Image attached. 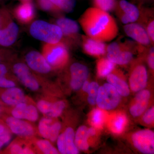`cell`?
<instances>
[{"mask_svg": "<svg viewBox=\"0 0 154 154\" xmlns=\"http://www.w3.org/2000/svg\"><path fill=\"white\" fill-rule=\"evenodd\" d=\"M81 27L87 36L106 42L112 41L118 35V26L109 13L96 8L87 9L80 17Z\"/></svg>", "mask_w": 154, "mask_h": 154, "instance_id": "obj_1", "label": "cell"}, {"mask_svg": "<svg viewBox=\"0 0 154 154\" xmlns=\"http://www.w3.org/2000/svg\"><path fill=\"white\" fill-rule=\"evenodd\" d=\"M30 33L33 38L50 44L59 42L63 36L60 28L57 25L42 20L33 22L30 25Z\"/></svg>", "mask_w": 154, "mask_h": 154, "instance_id": "obj_2", "label": "cell"}, {"mask_svg": "<svg viewBox=\"0 0 154 154\" xmlns=\"http://www.w3.org/2000/svg\"><path fill=\"white\" fill-rule=\"evenodd\" d=\"M42 55L50 65L60 67L65 64L69 58V52L63 42L46 43L42 47Z\"/></svg>", "mask_w": 154, "mask_h": 154, "instance_id": "obj_3", "label": "cell"}, {"mask_svg": "<svg viewBox=\"0 0 154 154\" xmlns=\"http://www.w3.org/2000/svg\"><path fill=\"white\" fill-rule=\"evenodd\" d=\"M121 96L115 88L109 83L99 87L96 105L102 110H113L118 107Z\"/></svg>", "mask_w": 154, "mask_h": 154, "instance_id": "obj_4", "label": "cell"}, {"mask_svg": "<svg viewBox=\"0 0 154 154\" xmlns=\"http://www.w3.org/2000/svg\"><path fill=\"white\" fill-rule=\"evenodd\" d=\"M133 145L142 153H154V133L149 129L138 131L131 136Z\"/></svg>", "mask_w": 154, "mask_h": 154, "instance_id": "obj_5", "label": "cell"}, {"mask_svg": "<svg viewBox=\"0 0 154 154\" xmlns=\"http://www.w3.org/2000/svg\"><path fill=\"white\" fill-rule=\"evenodd\" d=\"M107 58L115 64L124 65L129 63L133 58L132 52L126 45L113 42L107 47Z\"/></svg>", "mask_w": 154, "mask_h": 154, "instance_id": "obj_6", "label": "cell"}, {"mask_svg": "<svg viewBox=\"0 0 154 154\" xmlns=\"http://www.w3.org/2000/svg\"><path fill=\"white\" fill-rule=\"evenodd\" d=\"M148 73L146 68L142 64H138L134 67L130 75L129 87L134 93L143 90L146 87Z\"/></svg>", "mask_w": 154, "mask_h": 154, "instance_id": "obj_7", "label": "cell"}, {"mask_svg": "<svg viewBox=\"0 0 154 154\" xmlns=\"http://www.w3.org/2000/svg\"><path fill=\"white\" fill-rule=\"evenodd\" d=\"M13 70L19 81L26 88L31 91H36L39 88L37 80L30 73L29 67L25 64L18 63L13 67Z\"/></svg>", "mask_w": 154, "mask_h": 154, "instance_id": "obj_8", "label": "cell"}, {"mask_svg": "<svg viewBox=\"0 0 154 154\" xmlns=\"http://www.w3.org/2000/svg\"><path fill=\"white\" fill-rule=\"evenodd\" d=\"M70 73L71 87L74 91H79L88 79L89 74L88 68L82 64L75 63L71 66Z\"/></svg>", "mask_w": 154, "mask_h": 154, "instance_id": "obj_9", "label": "cell"}, {"mask_svg": "<svg viewBox=\"0 0 154 154\" xmlns=\"http://www.w3.org/2000/svg\"><path fill=\"white\" fill-rule=\"evenodd\" d=\"M134 99L129 107V112L134 117L142 115L146 110L151 97L150 92L143 89L137 92Z\"/></svg>", "mask_w": 154, "mask_h": 154, "instance_id": "obj_10", "label": "cell"}, {"mask_svg": "<svg viewBox=\"0 0 154 154\" xmlns=\"http://www.w3.org/2000/svg\"><path fill=\"white\" fill-rule=\"evenodd\" d=\"M26 62L30 69L42 74L49 73L51 66L42 54L38 51H33L28 53L25 57Z\"/></svg>", "mask_w": 154, "mask_h": 154, "instance_id": "obj_11", "label": "cell"}, {"mask_svg": "<svg viewBox=\"0 0 154 154\" xmlns=\"http://www.w3.org/2000/svg\"><path fill=\"white\" fill-rule=\"evenodd\" d=\"M118 17L123 24L133 23L137 21L140 16V12L134 5L126 0H121L119 2Z\"/></svg>", "mask_w": 154, "mask_h": 154, "instance_id": "obj_12", "label": "cell"}, {"mask_svg": "<svg viewBox=\"0 0 154 154\" xmlns=\"http://www.w3.org/2000/svg\"><path fill=\"white\" fill-rule=\"evenodd\" d=\"M125 32L138 43L143 45L151 43L150 40L146 29L143 25L138 23H129L124 26Z\"/></svg>", "mask_w": 154, "mask_h": 154, "instance_id": "obj_13", "label": "cell"}, {"mask_svg": "<svg viewBox=\"0 0 154 154\" xmlns=\"http://www.w3.org/2000/svg\"><path fill=\"white\" fill-rule=\"evenodd\" d=\"M107 46L104 42L96 40L88 36H82V48L84 52L95 57L106 54Z\"/></svg>", "mask_w": 154, "mask_h": 154, "instance_id": "obj_14", "label": "cell"}, {"mask_svg": "<svg viewBox=\"0 0 154 154\" xmlns=\"http://www.w3.org/2000/svg\"><path fill=\"white\" fill-rule=\"evenodd\" d=\"M6 123L15 134L21 136H31L34 134L33 127L28 122L11 116L6 119Z\"/></svg>", "mask_w": 154, "mask_h": 154, "instance_id": "obj_15", "label": "cell"}, {"mask_svg": "<svg viewBox=\"0 0 154 154\" xmlns=\"http://www.w3.org/2000/svg\"><path fill=\"white\" fill-rule=\"evenodd\" d=\"M13 117L19 119H25L31 122H35L38 118L37 109L33 105H27L21 103L16 105L12 111Z\"/></svg>", "mask_w": 154, "mask_h": 154, "instance_id": "obj_16", "label": "cell"}, {"mask_svg": "<svg viewBox=\"0 0 154 154\" xmlns=\"http://www.w3.org/2000/svg\"><path fill=\"white\" fill-rule=\"evenodd\" d=\"M19 28L14 22L8 23L0 29V45L9 46L14 44L18 37Z\"/></svg>", "mask_w": 154, "mask_h": 154, "instance_id": "obj_17", "label": "cell"}, {"mask_svg": "<svg viewBox=\"0 0 154 154\" xmlns=\"http://www.w3.org/2000/svg\"><path fill=\"white\" fill-rule=\"evenodd\" d=\"M3 102L7 105H15L25 103L26 98L24 92L19 88H11L3 93L1 96Z\"/></svg>", "mask_w": 154, "mask_h": 154, "instance_id": "obj_18", "label": "cell"}, {"mask_svg": "<svg viewBox=\"0 0 154 154\" xmlns=\"http://www.w3.org/2000/svg\"><path fill=\"white\" fill-rule=\"evenodd\" d=\"M56 22V25L60 28L63 36L74 38L79 32V26L78 23L71 19L61 17L57 19Z\"/></svg>", "mask_w": 154, "mask_h": 154, "instance_id": "obj_19", "label": "cell"}, {"mask_svg": "<svg viewBox=\"0 0 154 154\" xmlns=\"http://www.w3.org/2000/svg\"><path fill=\"white\" fill-rule=\"evenodd\" d=\"M17 19L22 23H29L33 20L35 16V10L30 2H22L18 6L15 11Z\"/></svg>", "mask_w": 154, "mask_h": 154, "instance_id": "obj_20", "label": "cell"}, {"mask_svg": "<svg viewBox=\"0 0 154 154\" xmlns=\"http://www.w3.org/2000/svg\"><path fill=\"white\" fill-rule=\"evenodd\" d=\"M107 82L113 86L119 95L127 97L130 93V89L127 83L116 75L110 73L107 76Z\"/></svg>", "mask_w": 154, "mask_h": 154, "instance_id": "obj_21", "label": "cell"}, {"mask_svg": "<svg viewBox=\"0 0 154 154\" xmlns=\"http://www.w3.org/2000/svg\"><path fill=\"white\" fill-rule=\"evenodd\" d=\"M88 128L85 125L80 126L75 134V144L79 150H88L89 148L88 143Z\"/></svg>", "mask_w": 154, "mask_h": 154, "instance_id": "obj_22", "label": "cell"}, {"mask_svg": "<svg viewBox=\"0 0 154 154\" xmlns=\"http://www.w3.org/2000/svg\"><path fill=\"white\" fill-rule=\"evenodd\" d=\"M115 64L107 58L100 59L97 64V73L100 78L107 77L113 71Z\"/></svg>", "mask_w": 154, "mask_h": 154, "instance_id": "obj_23", "label": "cell"}, {"mask_svg": "<svg viewBox=\"0 0 154 154\" xmlns=\"http://www.w3.org/2000/svg\"><path fill=\"white\" fill-rule=\"evenodd\" d=\"M66 137V154H77L79 153V149L75 144V132L72 128L69 127L64 131Z\"/></svg>", "mask_w": 154, "mask_h": 154, "instance_id": "obj_24", "label": "cell"}, {"mask_svg": "<svg viewBox=\"0 0 154 154\" xmlns=\"http://www.w3.org/2000/svg\"><path fill=\"white\" fill-rule=\"evenodd\" d=\"M59 11L71 13L76 6L75 0H50Z\"/></svg>", "mask_w": 154, "mask_h": 154, "instance_id": "obj_25", "label": "cell"}, {"mask_svg": "<svg viewBox=\"0 0 154 154\" xmlns=\"http://www.w3.org/2000/svg\"><path fill=\"white\" fill-rule=\"evenodd\" d=\"M127 122V119L125 115L119 114L115 118L112 124V130L116 133H120L124 129Z\"/></svg>", "mask_w": 154, "mask_h": 154, "instance_id": "obj_26", "label": "cell"}, {"mask_svg": "<svg viewBox=\"0 0 154 154\" xmlns=\"http://www.w3.org/2000/svg\"><path fill=\"white\" fill-rule=\"evenodd\" d=\"M99 86L96 82L90 83L89 89L87 93L88 94V101L91 105H96V99L98 96Z\"/></svg>", "mask_w": 154, "mask_h": 154, "instance_id": "obj_27", "label": "cell"}, {"mask_svg": "<svg viewBox=\"0 0 154 154\" xmlns=\"http://www.w3.org/2000/svg\"><path fill=\"white\" fill-rule=\"evenodd\" d=\"M37 146L43 153L45 154H57L59 152L46 140H41L37 142Z\"/></svg>", "mask_w": 154, "mask_h": 154, "instance_id": "obj_28", "label": "cell"}, {"mask_svg": "<svg viewBox=\"0 0 154 154\" xmlns=\"http://www.w3.org/2000/svg\"><path fill=\"white\" fill-rule=\"evenodd\" d=\"M104 114L101 109H95L91 114V123L97 128H100L104 122Z\"/></svg>", "mask_w": 154, "mask_h": 154, "instance_id": "obj_29", "label": "cell"}, {"mask_svg": "<svg viewBox=\"0 0 154 154\" xmlns=\"http://www.w3.org/2000/svg\"><path fill=\"white\" fill-rule=\"evenodd\" d=\"M51 122V119L44 118L42 119L38 124L39 133L42 137L46 139H48L49 128Z\"/></svg>", "mask_w": 154, "mask_h": 154, "instance_id": "obj_30", "label": "cell"}, {"mask_svg": "<svg viewBox=\"0 0 154 154\" xmlns=\"http://www.w3.org/2000/svg\"><path fill=\"white\" fill-rule=\"evenodd\" d=\"M94 5L95 8L107 12L112 11L115 7L114 0H94Z\"/></svg>", "mask_w": 154, "mask_h": 154, "instance_id": "obj_31", "label": "cell"}, {"mask_svg": "<svg viewBox=\"0 0 154 154\" xmlns=\"http://www.w3.org/2000/svg\"><path fill=\"white\" fill-rule=\"evenodd\" d=\"M66 107V104L63 101H60L53 103L52 108L47 115L50 118L58 117L63 112Z\"/></svg>", "mask_w": 154, "mask_h": 154, "instance_id": "obj_32", "label": "cell"}, {"mask_svg": "<svg viewBox=\"0 0 154 154\" xmlns=\"http://www.w3.org/2000/svg\"><path fill=\"white\" fill-rule=\"evenodd\" d=\"M61 128L60 122H56L50 125L48 133V140L52 142H54L57 140Z\"/></svg>", "mask_w": 154, "mask_h": 154, "instance_id": "obj_33", "label": "cell"}, {"mask_svg": "<svg viewBox=\"0 0 154 154\" xmlns=\"http://www.w3.org/2000/svg\"><path fill=\"white\" fill-rule=\"evenodd\" d=\"M38 6L42 10L51 12L60 11L50 0H37Z\"/></svg>", "mask_w": 154, "mask_h": 154, "instance_id": "obj_34", "label": "cell"}, {"mask_svg": "<svg viewBox=\"0 0 154 154\" xmlns=\"http://www.w3.org/2000/svg\"><path fill=\"white\" fill-rule=\"evenodd\" d=\"M142 120L143 122L147 125L153 123L154 120V108L153 106L149 108L143 113Z\"/></svg>", "mask_w": 154, "mask_h": 154, "instance_id": "obj_35", "label": "cell"}, {"mask_svg": "<svg viewBox=\"0 0 154 154\" xmlns=\"http://www.w3.org/2000/svg\"><path fill=\"white\" fill-rule=\"evenodd\" d=\"M52 105V103L42 100L38 101L37 103V107L41 113L47 115L51 110Z\"/></svg>", "mask_w": 154, "mask_h": 154, "instance_id": "obj_36", "label": "cell"}, {"mask_svg": "<svg viewBox=\"0 0 154 154\" xmlns=\"http://www.w3.org/2000/svg\"><path fill=\"white\" fill-rule=\"evenodd\" d=\"M57 146L58 151L61 154H66L65 134L64 132L59 135L57 140Z\"/></svg>", "mask_w": 154, "mask_h": 154, "instance_id": "obj_37", "label": "cell"}, {"mask_svg": "<svg viewBox=\"0 0 154 154\" xmlns=\"http://www.w3.org/2000/svg\"><path fill=\"white\" fill-rule=\"evenodd\" d=\"M148 33L151 43L153 44L154 42V21L153 19H150L145 28Z\"/></svg>", "mask_w": 154, "mask_h": 154, "instance_id": "obj_38", "label": "cell"}, {"mask_svg": "<svg viewBox=\"0 0 154 154\" xmlns=\"http://www.w3.org/2000/svg\"><path fill=\"white\" fill-rule=\"evenodd\" d=\"M16 84L11 80L7 79L5 76H0V88H14Z\"/></svg>", "mask_w": 154, "mask_h": 154, "instance_id": "obj_39", "label": "cell"}, {"mask_svg": "<svg viewBox=\"0 0 154 154\" xmlns=\"http://www.w3.org/2000/svg\"><path fill=\"white\" fill-rule=\"evenodd\" d=\"M147 62L150 68L152 70L154 69V52L153 47L150 50L149 55L148 56Z\"/></svg>", "mask_w": 154, "mask_h": 154, "instance_id": "obj_40", "label": "cell"}, {"mask_svg": "<svg viewBox=\"0 0 154 154\" xmlns=\"http://www.w3.org/2000/svg\"><path fill=\"white\" fill-rule=\"evenodd\" d=\"M11 139V134L6 130L3 133L0 135V140L3 143L4 145L8 143Z\"/></svg>", "mask_w": 154, "mask_h": 154, "instance_id": "obj_41", "label": "cell"}, {"mask_svg": "<svg viewBox=\"0 0 154 154\" xmlns=\"http://www.w3.org/2000/svg\"><path fill=\"white\" fill-rule=\"evenodd\" d=\"M10 151L11 154H23V149L19 145L14 144L11 146Z\"/></svg>", "mask_w": 154, "mask_h": 154, "instance_id": "obj_42", "label": "cell"}, {"mask_svg": "<svg viewBox=\"0 0 154 154\" xmlns=\"http://www.w3.org/2000/svg\"><path fill=\"white\" fill-rule=\"evenodd\" d=\"M8 70L5 65L0 63V76H5L7 73Z\"/></svg>", "mask_w": 154, "mask_h": 154, "instance_id": "obj_43", "label": "cell"}, {"mask_svg": "<svg viewBox=\"0 0 154 154\" xmlns=\"http://www.w3.org/2000/svg\"><path fill=\"white\" fill-rule=\"evenodd\" d=\"M89 85H90V83L87 80V81H85V82H84L82 86V89L83 91H84V92L87 93L88 89H89Z\"/></svg>", "mask_w": 154, "mask_h": 154, "instance_id": "obj_44", "label": "cell"}, {"mask_svg": "<svg viewBox=\"0 0 154 154\" xmlns=\"http://www.w3.org/2000/svg\"><path fill=\"white\" fill-rule=\"evenodd\" d=\"M88 135L89 137L91 136H93L96 134V131L94 128L92 127L88 128Z\"/></svg>", "mask_w": 154, "mask_h": 154, "instance_id": "obj_45", "label": "cell"}, {"mask_svg": "<svg viewBox=\"0 0 154 154\" xmlns=\"http://www.w3.org/2000/svg\"><path fill=\"white\" fill-rule=\"evenodd\" d=\"M33 154V153L30 149L28 148H25V149H23V154Z\"/></svg>", "mask_w": 154, "mask_h": 154, "instance_id": "obj_46", "label": "cell"}, {"mask_svg": "<svg viewBox=\"0 0 154 154\" xmlns=\"http://www.w3.org/2000/svg\"><path fill=\"white\" fill-rule=\"evenodd\" d=\"M6 130L5 126L2 124H0V135L4 132Z\"/></svg>", "mask_w": 154, "mask_h": 154, "instance_id": "obj_47", "label": "cell"}, {"mask_svg": "<svg viewBox=\"0 0 154 154\" xmlns=\"http://www.w3.org/2000/svg\"><path fill=\"white\" fill-rule=\"evenodd\" d=\"M4 24H5V22H4L2 18L1 17V16H0V29L5 26H5L4 25Z\"/></svg>", "mask_w": 154, "mask_h": 154, "instance_id": "obj_48", "label": "cell"}, {"mask_svg": "<svg viewBox=\"0 0 154 154\" xmlns=\"http://www.w3.org/2000/svg\"><path fill=\"white\" fill-rule=\"evenodd\" d=\"M4 145V144L3 143V142H2L1 140H0V149L2 148V147Z\"/></svg>", "mask_w": 154, "mask_h": 154, "instance_id": "obj_49", "label": "cell"}, {"mask_svg": "<svg viewBox=\"0 0 154 154\" xmlns=\"http://www.w3.org/2000/svg\"><path fill=\"white\" fill-rule=\"evenodd\" d=\"M22 2H30L31 0H21Z\"/></svg>", "mask_w": 154, "mask_h": 154, "instance_id": "obj_50", "label": "cell"}, {"mask_svg": "<svg viewBox=\"0 0 154 154\" xmlns=\"http://www.w3.org/2000/svg\"><path fill=\"white\" fill-rule=\"evenodd\" d=\"M0 111H1V107H0Z\"/></svg>", "mask_w": 154, "mask_h": 154, "instance_id": "obj_51", "label": "cell"}, {"mask_svg": "<svg viewBox=\"0 0 154 154\" xmlns=\"http://www.w3.org/2000/svg\"><path fill=\"white\" fill-rule=\"evenodd\" d=\"M0 61H1V58H0Z\"/></svg>", "mask_w": 154, "mask_h": 154, "instance_id": "obj_52", "label": "cell"}]
</instances>
